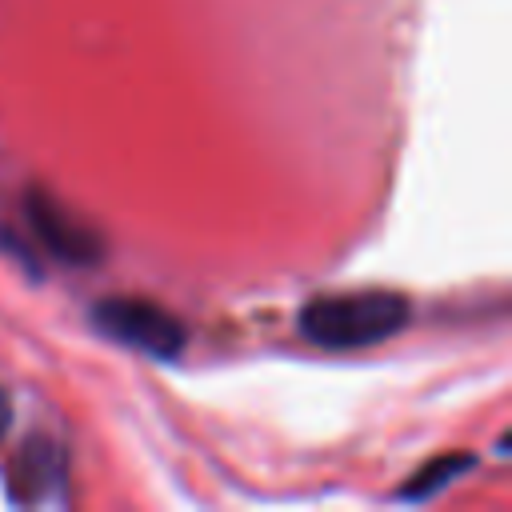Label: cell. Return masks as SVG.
<instances>
[{"label":"cell","instance_id":"obj_2","mask_svg":"<svg viewBox=\"0 0 512 512\" xmlns=\"http://www.w3.org/2000/svg\"><path fill=\"white\" fill-rule=\"evenodd\" d=\"M92 324L112 336L116 344H128L144 356H176L184 348V324L164 312L160 304H148V300H128V296H112V300H100L92 308Z\"/></svg>","mask_w":512,"mask_h":512},{"label":"cell","instance_id":"obj_1","mask_svg":"<svg viewBox=\"0 0 512 512\" xmlns=\"http://www.w3.org/2000/svg\"><path fill=\"white\" fill-rule=\"evenodd\" d=\"M408 300L400 292H336L316 296L300 312V332L320 348H368L396 336L408 324Z\"/></svg>","mask_w":512,"mask_h":512},{"label":"cell","instance_id":"obj_4","mask_svg":"<svg viewBox=\"0 0 512 512\" xmlns=\"http://www.w3.org/2000/svg\"><path fill=\"white\" fill-rule=\"evenodd\" d=\"M64 476L60 448L52 440H28L20 460L12 464V496L16 500H44L48 488H56Z\"/></svg>","mask_w":512,"mask_h":512},{"label":"cell","instance_id":"obj_5","mask_svg":"<svg viewBox=\"0 0 512 512\" xmlns=\"http://www.w3.org/2000/svg\"><path fill=\"white\" fill-rule=\"evenodd\" d=\"M464 468H472V456H440V460H432L420 476H412V484L404 488V496H428V492H436V488H444L456 472H464Z\"/></svg>","mask_w":512,"mask_h":512},{"label":"cell","instance_id":"obj_3","mask_svg":"<svg viewBox=\"0 0 512 512\" xmlns=\"http://www.w3.org/2000/svg\"><path fill=\"white\" fill-rule=\"evenodd\" d=\"M24 212H28V224L36 232V240L64 264H96L100 260V236L80 224L64 204H56L52 196L44 192H28L24 200Z\"/></svg>","mask_w":512,"mask_h":512},{"label":"cell","instance_id":"obj_6","mask_svg":"<svg viewBox=\"0 0 512 512\" xmlns=\"http://www.w3.org/2000/svg\"><path fill=\"white\" fill-rule=\"evenodd\" d=\"M4 428H8V396L0 392V436H4Z\"/></svg>","mask_w":512,"mask_h":512}]
</instances>
